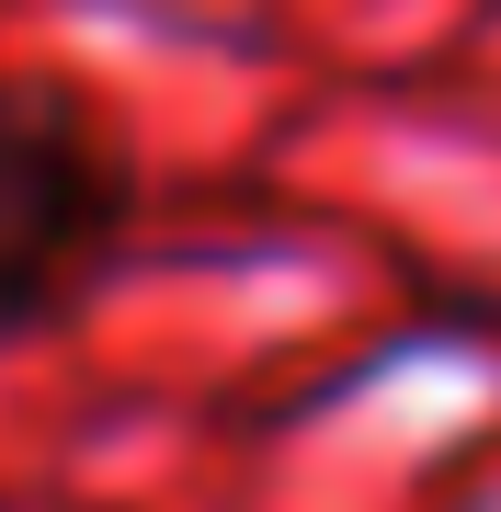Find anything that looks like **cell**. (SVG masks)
Masks as SVG:
<instances>
[{
	"instance_id": "6da1fadb",
	"label": "cell",
	"mask_w": 501,
	"mask_h": 512,
	"mask_svg": "<svg viewBox=\"0 0 501 512\" xmlns=\"http://www.w3.org/2000/svg\"><path fill=\"white\" fill-rule=\"evenodd\" d=\"M126 228V148L57 80H0V342L46 330Z\"/></svg>"
}]
</instances>
